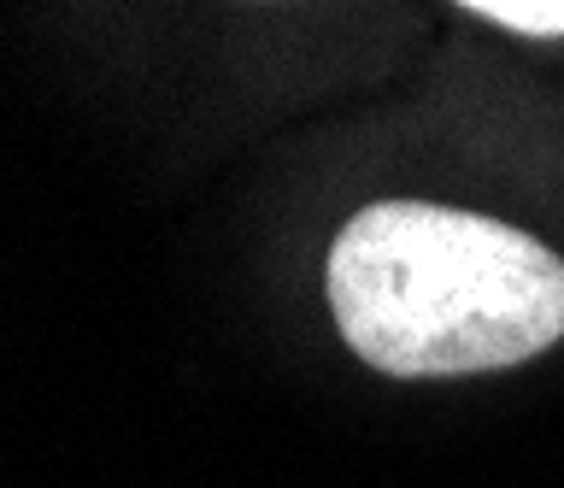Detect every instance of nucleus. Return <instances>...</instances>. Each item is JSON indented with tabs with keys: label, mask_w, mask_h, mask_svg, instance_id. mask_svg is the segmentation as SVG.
<instances>
[{
	"label": "nucleus",
	"mask_w": 564,
	"mask_h": 488,
	"mask_svg": "<svg viewBox=\"0 0 564 488\" xmlns=\"http://www.w3.org/2000/svg\"><path fill=\"white\" fill-rule=\"evenodd\" d=\"M329 306L382 377H476L564 336V259L511 224L377 200L329 248Z\"/></svg>",
	"instance_id": "nucleus-1"
},
{
	"label": "nucleus",
	"mask_w": 564,
	"mask_h": 488,
	"mask_svg": "<svg viewBox=\"0 0 564 488\" xmlns=\"http://www.w3.org/2000/svg\"><path fill=\"white\" fill-rule=\"evenodd\" d=\"M465 12L518 30V36H564V0H458Z\"/></svg>",
	"instance_id": "nucleus-2"
}]
</instances>
